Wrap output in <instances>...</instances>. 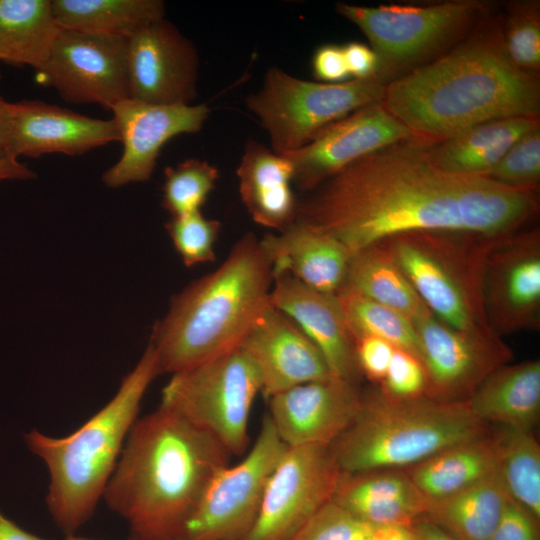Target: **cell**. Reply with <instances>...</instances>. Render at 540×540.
I'll return each mask as SVG.
<instances>
[{
	"instance_id": "7dc6e473",
	"label": "cell",
	"mask_w": 540,
	"mask_h": 540,
	"mask_svg": "<svg viewBox=\"0 0 540 540\" xmlns=\"http://www.w3.org/2000/svg\"><path fill=\"white\" fill-rule=\"evenodd\" d=\"M12 103L0 97V158L9 156Z\"/></svg>"
},
{
	"instance_id": "1f68e13d",
	"label": "cell",
	"mask_w": 540,
	"mask_h": 540,
	"mask_svg": "<svg viewBox=\"0 0 540 540\" xmlns=\"http://www.w3.org/2000/svg\"><path fill=\"white\" fill-rule=\"evenodd\" d=\"M344 287L400 312L413 322L429 311L381 243L352 254Z\"/></svg>"
},
{
	"instance_id": "484cf974",
	"label": "cell",
	"mask_w": 540,
	"mask_h": 540,
	"mask_svg": "<svg viewBox=\"0 0 540 540\" xmlns=\"http://www.w3.org/2000/svg\"><path fill=\"white\" fill-rule=\"evenodd\" d=\"M485 424L532 430L540 416V361L505 364L490 373L467 400Z\"/></svg>"
},
{
	"instance_id": "e0dca14e",
	"label": "cell",
	"mask_w": 540,
	"mask_h": 540,
	"mask_svg": "<svg viewBox=\"0 0 540 540\" xmlns=\"http://www.w3.org/2000/svg\"><path fill=\"white\" fill-rule=\"evenodd\" d=\"M412 137L380 101L329 124L285 156L292 164L293 183L311 192L350 163Z\"/></svg>"
},
{
	"instance_id": "4fadbf2b",
	"label": "cell",
	"mask_w": 540,
	"mask_h": 540,
	"mask_svg": "<svg viewBox=\"0 0 540 540\" xmlns=\"http://www.w3.org/2000/svg\"><path fill=\"white\" fill-rule=\"evenodd\" d=\"M126 47V38L61 29L36 80L69 103L111 110L129 98Z\"/></svg>"
},
{
	"instance_id": "ee69618b",
	"label": "cell",
	"mask_w": 540,
	"mask_h": 540,
	"mask_svg": "<svg viewBox=\"0 0 540 540\" xmlns=\"http://www.w3.org/2000/svg\"><path fill=\"white\" fill-rule=\"evenodd\" d=\"M349 75L353 79L374 78L378 59L372 48L364 43L351 41L342 46Z\"/></svg>"
},
{
	"instance_id": "f6af8a7d",
	"label": "cell",
	"mask_w": 540,
	"mask_h": 540,
	"mask_svg": "<svg viewBox=\"0 0 540 540\" xmlns=\"http://www.w3.org/2000/svg\"><path fill=\"white\" fill-rule=\"evenodd\" d=\"M36 173L18 161L17 158H0V181L34 179Z\"/></svg>"
},
{
	"instance_id": "603a6c76",
	"label": "cell",
	"mask_w": 540,
	"mask_h": 540,
	"mask_svg": "<svg viewBox=\"0 0 540 540\" xmlns=\"http://www.w3.org/2000/svg\"><path fill=\"white\" fill-rule=\"evenodd\" d=\"M259 241L273 275L288 273L330 295L344 287L352 254L339 240L313 225L296 219Z\"/></svg>"
},
{
	"instance_id": "836d02e7",
	"label": "cell",
	"mask_w": 540,
	"mask_h": 540,
	"mask_svg": "<svg viewBox=\"0 0 540 540\" xmlns=\"http://www.w3.org/2000/svg\"><path fill=\"white\" fill-rule=\"evenodd\" d=\"M348 330L357 339H383L420 360L419 342L412 320L348 287L336 294Z\"/></svg>"
},
{
	"instance_id": "b9f144b4",
	"label": "cell",
	"mask_w": 540,
	"mask_h": 540,
	"mask_svg": "<svg viewBox=\"0 0 540 540\" xmlns=\"http://www.w3.org/2000/svg\"><path fill=\"white\" fill-rule=\"evenodd\" d=\"M488 540H540L539 519L510 498Z\"/></svg>"
},
{
	"instance_id": "44dd1931",
	"label": "cell",
	"mask_w": 540,
	"mask_h": 540,
	"mask_svg": "<svg viewBox=\"0 0 540 540\" xmlns=\"http://www.w3.org/2000/svg\"><path fill=\"white\" fill-rule=\"evenodd\" d=\"M120 141L113 119L102 120L39 100L12 103L9 156L81 155Z\"/></svg>"
},
{
	"instance_id": "ab89813d",
	"label": "cell",
	"mask_w": 540,
	"mask_h": 540,
	"mask_svg": "<svg viewBox=\"0 0 540 540\" xmlns=\"http://www.w3.org/2000/svg\"><path fill=\"white\" fill-rule=\"evenodd\" d=\"M379 391L394 399L422 397L427 391V377L421 361L414 355L395 348Z\"/></svg>"
},
{
	"instance_id": "c3c4849f",
	"label": "cell",
	"mask_w": 540,
	"mask_h": 540,
	"mask_svg": "<svg viewBox=\"0 0 540 540\" xmlns=\"http://www.w3.org/2000/svg\"><path fill=\"white\" fill-rule=\"evenodd\" d=\"M0 540H47L29 533L5 517L0 511Z\"/></svg>"
},
{
	"instance_id": "7a4b0ae2",
	"label": "cell",
	"mask_w": 540,
	"mask_h": 540,
	"mask_svg": "<svg viewBox=\"0 0 540 540\" xmlns=\"http://www.w3.org/2000/svg\"><path fill=\"white\" fill-rule=\"evenodd\" d=\"M382 103L413 138L436 143L507 117H539L540 82L506 56L500 17L487 16L437 59L386 85Z\"/></svg>"
},
{
	"instance_id": "52a82bcc",
	"label": "cell",
	"mask_w": 540,
	"mask_h": 540,
	"mask_svg": "<svg viewBox=\"0 0 540 540\" xmlns=\"http://www.w3.org/2000/svg\"><path fill=\"white\" fill-rule=\"evenodd\" d=\"M500 238L458 231H412L379 243L436 318L465 334L501 338L488 323L483 298L486 261Z\"/></svg>"
},
{
	"instance_id": "9a60e30c",
	"label": "cell",
	"mask_w": 540,
	"mask_h": 540,
	"mask_svg": "<svg viewBox=\"0 0 540 540\" xmlns=\"http://www.w3.org/2000/svg\"><path fill=\"white\" fill-rule=\"evenodd\" d=\"M413 323L427 377L426 396L431 398L467 401L490 373L512 357L510 348L501 338L462 333L430 311Z\"/></svg>"
},
{
	"instance_id": "816d5d0a",
	"label": "cell",
	"mask_w": 540,
	"mask_h": 540,
	"mask_svg": "<svg viewBox=\"0 0 540 540\" xmlns=\"http://www.w3.org/2000/svg\"><path fill=\"white\" fill-rule=\"evenodd\" d=\"M177 540H184V539H177Z\"/></svg>"
},
{
	"instance_id": "681fc988",
	"label": "cell",
	"mask_w": 540,
	"mask_h": 540,
	"mask_svg": "<svg viewBox=\"0 0 540 540\" xmlns=\"http://www.w3.org/2000/svg\"><path fill=\"white\" fill-rule=\"evenodd\" d=\"M412 528L416 533L418 540H456L444 530L431 523L425 518L416 521Z\"/></svg>"
},
{
	"instance_id": "8992f818",
	"label": "cell",
	"mask_w": 540,
	"mask_h": 540,
	"mask_svg": "<svg viewBox=\"0 0 540 540\" xmlns=\"http://www.w3.org/2000/svg\"><path fill=\"white\" fill-rule=\"evenodd\" d=\"M489 433L467 401L363 395L349 427L331 444L343 473L406 469L461 442Z\"/></svg>"
},
{
	"instance_id": "bcb514c9",
	"label": "cell",
	"mask_w": 540,
	"mask_h": 540,
	"mask_svg": "<svg viewBox=\"0 0 540 540\" xmlns=\"http://www.w3.org/2000/svg\"><path fill=\"white\" fill-rule=\"evenodd\" d=\"M370 540H418L412 526L380 525L373 526Z\"/></svg>"
},
{
	"instance_id": "d6a6232c",
	"label": "cell",
	"mask_w": 540,
	"mask_h": 540,
	"mask_svg": "<svg viewBox=\"0 0 540 540\" xmlns=\"http://www.w3.org/2000/svg\"><path fill=\"white\" fill-rule=\"evenodd\" d=\"M491 435L497 473L510 498L540 519V446L532 430L501 426Z\"/></svg>"
},
{
	"instance_id": "7bdbcfd3",
	"label": "cell",
	"mask_w": 540,
	"mask_h": 540,
	"mask_svg": "<svg viewBox=\"0 0 540 540\" xmlns=\"http://www.w3.org/2000/svg\"><path fill=\"white\" fill-rule=\"evenodd\" d=\"M312 70L325 83L344 82L349 73L342 46L333 43L319 46L312 57Z\"/></svg>"
},
{
	"instance_id": "f907efd6",
	"label": "cell",
	"mask_w": 540,
	"mask_h": 540,
	"mask_svg": "<svg viewBox=\"0 0 540 540\" xmlns=\"http://www.w3.org/2000/svg\"><path fill=\"white\" fill-rule=\"evenodd\" d=\"M64 540H98V539L81 537V536H77L75 534H72V535H67Z\"/></svg>"
},
{
	"instance_id": "6da1fadb",
	"label": "cell",
	"mask_w": 540,
	"mask_h": 540,
	"mask_svg": "<svg viewBox=\"0 0 540 540\" xmlns=\"http://www.w3.org/2000/svg\"><path fill=\"white\" fill-rule=\"evenodd\" d=\"M539 210L536 193L434 165L426 142L409 138L350 163L298 202L297 220L351 254L396 234L458 231L503 237Z\"/></svg>"
},
{
	"instance_id": "e575fe53",
	"label": "cell",
	"mask_w": 540,
	"mask_h": 540,
	"mask_svg": "<svg viewBox=\"0 0 540 540\" xmlns=\"http://www.w3.org/2000/svg\"><path fill=\"white\" fill-rule=\"evenodd\" d=\"M504 52L518 69L538 74L540 70V3L511 1L500 16Z\"/></svg>"
},
{
	"instance_id": "3957f363",
	"label": "cell",
	"mask_w": 540,
	"mask_h": 540,
	"mask_svg": "<svg viewBox=\"0 0 540 540\" xmlns=\"http://www.w3.org/2000/svg\"><path fill=\"white\" fill-rule=\"evenodd\" d=\"M230 454L210 434L165 406L137 419L106 485V505L129 540H177Z\"/></svg>"
},
{
	"instance_id": "d4e9b609",
	"label": "cell",
	"mask_w": 540,
	"mask_h": 540,
	"mask_svg": "<svg viewBox=\"0 0 540 540\" xmlns=\"http://www.w3.org/2000/svg\"><path fill=\"white\" fill-rule=\"evenodd\" d=\"M236 174L240 198L255 223L279 232L296 220L293 168L285 155L250 139Z\"/></svg>"
},
{
	"instance_id": "277c9868",
	"label": "cell",
	"mask_w": 540,
	"mask_h": 540,
	"mask_svg": "<svg viewBox=\"0 0 540 540\" xmlns=\"http://www.w3.org/2000/svg\"><path fill=\"white\" fill-rule=\"evenodd\" d=\"M272 267L253 234L224 262L176 294L152 330L159 373L189 370L240 347L270 303Z\"/></svg>"
},
{
	"instance_id": "ba28073f",
	"label": "cell",
	"mask_w": 540,
	"mask_h": 540,
	"mask_svg": "<svg viewBox=\"0 0 540 540\" xmlns=\"http://www.w3.org/2000/svg\"><path fill=\"white\" fill-rule=\"evenodd\" d=\"M490 7L480 0H447L376 7L337 3L335 9L367 37L378 59L375 78L387 85L467 38Z\"/></svg>"
},
{
	"instance_id": "5bb4252c",
	"label": "cell",
	"mask_w": 540,
	"mask_h": 540,
	"mask_svg": "<svg viewBox=\"0 0 540 540\" xmlns=\"http://www.w3.org/2000/svg\"><path fill=\"white\" fill-rule=\"evenodd\" d=\"M483 298L498 335L540 328V230H518L500 238L485 266Z\"/></svg>"
},
{
	"instance_id": "f546056e",
	"label": "cell",
	"mask_w": 540,
	"mask_h": 540,
	"mask_svg": "<svg viewBox=\"0 0 540 540\" xmlns=\"http://www.w3.org/2000/svg\"><path fill=\"white\" fill-rule=\"evenodd\" d=\"M60 31L51 0H0V61L37 70Z\"/></svg>"
},
{
	"instance_id": "d590c367",
	"label": "cell",
	"mask_w": 540,
	"mask_h": 540,
	"mask_svg": "<svg viewBox=\"0 0 540 540\" xmlns=\"http://www.w3.org/2000/svg\"><path fill=\"white\" fill-rule=\"evenodd\" d=\"M164 175L162 206L171 216L201 211L219 179L214 165L195 158L165 168Z\"/></svg>"
},
{
	"instance_id": "30bf717a",
	"label": "cell",
	"mask_w": 540,
	"mask_h": 540,
	"mask_svg": "<svg viewBox=\"0 0 540 540\" xmlns=\"http://www.w3.org/2000/svg\"><path fill=\"white\" fill-rule=\"evenodd\" d=\"M259 393L258 372L237 348L173 374L162 389L160 405L210 434L230 456H240L249 446V418Z\"/></svg>"
},
{
	"instance_id": "8fae6325",
	"label": "cell",
	"mask_w": 540,
	"mask_h": 540,
	"mask_svg": "<svg viewBox=\"0 0 540 540\" xmlns=\"http://www.w3.org/2000/svg\"><path fill=\"white\" fill-rule=\"evenodd\" d=\"M287 446L268 414L244 458L210 481L181 539L244 540L258 516L269 478Z\"/></svg>"
},
{
	"instance_id": "7402d4cb",
	"label": "cell",
	"mask_w": 540,
	"mask_h": 540,
	"mask_svg": "<svg viewBox=\"0 0 540 540\" xmlns=\"http://www.w3.org/2000/svg\"><path fill=\"white\" fill-rule=\"evenodd\" d=\"M271 304L289 317L322 354L332 376L357 384L361 375L336 295L317 291L288 273L273 275Z\"/></svg>"
},
{
	"instance_id": "f35d334b",
	"label": "cell",
	"mask_w": 540,
	"mask_h": 540,
	"mask_svg": "<svg viewBox=\"0 0 540 540\" xmlns=\"http://www.w3.org/2000/svg\"><path fill=\"white\" fill-rule=\"evenodd\" d=\"M372 527L331 500L290 540H370Z\"/></svg>"
},
{
	"instance_id": "9c48e42d",
	"label": "cell",
	"mask_w": 540,
	"mask_h": 540,
	"mask_svg": "<svg viewBox=\"0 0 540 540\" xmlns=\"http://www.w3.org/2000/svg\"><path fill=\"white\" fill-rule=\"evenodd\" d=\"M385 89L386 85L375 77L322 83L272 67L245 104L268 134L271 150L285 155L305 145L329 124L382 101Z\"/></svg>"
},
{
	"instance_id": "74e56055",
	"label": "cell",
	"mask_w": 540,
	"mask_h": 540,
	"mask_svg": "<svg viewBox=\"0 0 540 540\" xmlns=\"http://www.w3.org/2000/svg\"><path fill=\"white\" fill-rule=\"evenodd\" d=\"M165 228L187 267L215 260V244L221 230L218 220L207 218L197 211L171 216Z\"/></svg>"
},
{
	"instance_id": "83f0119b",
	"label": "cell",
	"mask_w": 540,
	"mask_h": 540,
	"mask_svg": "<svg viewBox=\"0 0 540 540\" xmlns=\"http://www.w3.org/2000/svg\"><path fill=\"white\" fill-rule=\"evenodd\" d=\"M404 470L428 503L446 498L497 472L492 435L452 445Z\"/></svg>"
},
{
	"instance_id": "5b68a950",
	"label": "cell",
	"mask_w": 540,
	"mask_h": 540,
	"mask_svg": "<svg viewBox=\"0 0 540 540\" xmlns=\"http://www.w3.org/2000/svg\"><path fill=\"white\" fill-rule=\"evenodd\" d=\"M158 375L156 354L148 343L113 398L73 433L56 438L32 430L24 435L29 450L47 466V508L66 536L92 517L138 419L143 396Z\"/></svg>"
},
{
	"instance_id": "cb8c5ba5",
	"label": "cell",
	"mask_w": 540,
	"mask_h": 540,
	"mask_svg": "<svg viewBox=\"0 0 540 540\" xmlns=\"http://www.w3.org/2000/svg\"><path fill=\"white\" fill-rule=\"evenodd\" d=\"M331 500L372 526H412L428 507L403 469L342 472Z\"/></svg>"
},
{
	"instance_id": "7c38bea8",
	"label": "cell",
	"mask_w": 540,
	"mask_h": 540,
	"mask_svg": "<svg viewBox=\"0 0 540 540\" xmlns=\"http://www.w3.org/2000/svg\"><path fill=\"white\" fill-rule=\"evenodd\" d=\"M341 474L331 445L287 447L244 540H290L331 501Z\"/></svg>"
},
{
	"instance_id": "ac0fdd59",
	"label": "cell",
	"mask_w": 540,
	"mask_h": 540,
	"mask_svg": "<svg viewBox=\"0 0 540 540\" xmlns=\"http://www.w3.org/2000/svg\"><path fill=\"white\" fill-rule=\"evenodd\" d=\"M111 111L123 152L102 175L109 188L149 180L164 144L177 135L199 132L210 114L206 104L160 105L130 98Z\"/></svg>"
},
{
	"instance_id": "d6986e66",
	"label": "cell",
	"mask_w": 540,
	"mask_h": 540,
	"mask_svg": "<svg viewBox=\"0 0 540 540\" xmlns=\"http://www.w3.org/2000/svg\"><path fill=\"white\" fill-rule=\"evenodd\" d=\"M268 416L287 447L331 445L353 422L363 401L356 383L329 376L277 393Z\"/></svg>"
},
{
	"instance_id": "f1b7e54d",
	"label": "cell",
	"mask_w": 540,
	"mask_h": 540,
	"mask_svg": "<svg viewBox=\"0 0 540 540\" xmlns=\"http://www.w3.org/2000/svg\"><path fill=\"white\" fill-rule=\"evenodd\" d=\"M509 499L495 472L458 493L429 502L422 518L456 540H488Z\"/></svg>"
},
{
	"instance_id": "ffe728a7",
	"label": "cell",
	"mask_w": 540,
	"mask_h": 540,
	"mask_svg": "<svg viewBox=\"0 0 540 540\" xmlns=\"http://www.w3.org/2000/svg\"><path fill=\"white\" fill-rule=\"evenodd\" d=\"M256 368L266 399L292 387L332 376L316 346L271 302L239 347Z\"/></svg>"
},
{
	"instance_id": "8d00e7d4",
	"label": "cell",
	"mask_w": 540,
	"mask_h": 540,
	"mask_svg": "<svg viewBox=\"0 0 540 540\" xmlns=\"http://www.w3.org/2000/svg\"><path fill=\"white\" fill-rule=\"evenodd\" d=\"M486 177L509 188L537 194L540 185V125L521 136Z\"/></svg>"
},
{
	"instance_id": "2e32d148",
	"label": "cell",
	"mask_w": 540,
	"mask_h": 540,
	"mask_svg": "<svg viewBox=\"0 0 540 540\" xmlns=\"http://www.w3.org/2000/svg\"><path fill=\"white\" fill-rule=\"evenodd\" d=\"M129 98L160 105H191L197 96L199 56L165 17L127 39Z\"/></svg>"
},
{
	"instance_id": "4dcf8cb0",
	"label": "cell",
	"mask_w": 540,
	"mask_h": 540,
	"mask_svg": "<svg viewBox=\"0 0 540 540\" xmlns=\"http://www.w3.org/2000/svg\"><path fill=\"white\" fill-rule=\"evenodd\" d=\"M51 6L61 29L126 39L165 17L160 0H51Z\"/></svg>"
},
{
	"instance_id": "4316f807",
	"label": "cell",
	"mask_w": 540,
	"mask_h": 540,
	"mask_svg": "<svg viewBox=\"0 0 540 540\" xmlns=\"http://www.w3.org/2000/svg\"><path fill=\"white\" fill-rule=\"evenodd\" d=\"M538 125L540 117L489 120L445 140L426 142L427 155L434 165L447 172L486 177L510 147Z\"/></svg>"
},
{
	"instance_id": "60d3db41",
	"label": "cell",
	"mask_w": 540,
	"mask_h": 540,
	"mask_svg": "<svg viewBox=\"0 0 540 540\" xmlns=\"http://www.w3.org/2000/svg\"><path fill=\"white\" fill-rule=\"evenodd\" d=\"M354 344L360 374L380 385L389 368L395 347L383 339L372 336L357 338Z\"/></svg>"
}]
</instances>
